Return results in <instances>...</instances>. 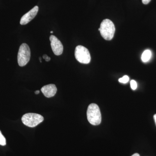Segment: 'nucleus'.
<instances>
[{"label":"nucleus","mask_w":156,"mask_h":156,"mask_svg":"<svg viewBox=\"0 0 156 156\" xmlns=\"http://www.w3.org/2000/svg\"><path fill=\"white\" fill-rule=\"evenodd\" d=\"M30 58V50L28 45L23 44L20 45L17 55V61L20 66H25Z\"/></svg>","instance_id":"4"},{"label":"nucleus","mask_w":156,"mask_h":156,"mask_svg":"<svg viewBox=\"0 0 156 156\" xmlns=\"http://www.w3.org/2000/svg\"><path fill=\"white\" fill-rule=\"evenodd\" d=\"M142 3L144 5H147L148 3H150L151 0H142Z\"/></svg>","instance_id":"14"},{"label":"nucleus","mask_w":156,"mask_h":156,"mask_svg":"<svg viewBox=\"0 0 156 156\" xmlns=\"http://www.w3.org/2000/svg\"><path fill=\"white\" fill-rule=\"evenodd\" d=\"M50 40L51 48L54 54L56 56L61 55L63 52V47L61 41L53 35L50 36Z\"/></svg>","instance_id":"6"},{"label":"nucleus","mask_w":156,"mask_h":156,"mask_svg":"<svg viewBox=\"0 0 156 156\" xmlns=\"http://www.w3.org/2000/svg\"><path fill=\"white\" fill-rule=\"evenodd\" d=\"M131 88L133 90H135L137 88V84L136 81L134 80H132L131 81Z\"/></svg>","instance_id":"12"},{"label":"nucleus","mask_w":156,"mask_h":156,"mask_svg":"<svg viewBox=\"0 0 156 156\" xmlns=\"http://www.w3.org/2000/svg\"><path fill=\"white\" fill-rule=\"evenodd\" d=\"M38 10V7L37 6H35L31 10L23 16L20 19V24L24 25L28 23L36 17Z\"/></svg>","instance_id":"7"},{"label":"nucleus","mask_w":156,"mask_h":156,"mask_svg":"<svg viewBox=\"0 0 156 156\" xmlns=\"http://www.w3.org/2000/svg\"><path fill=\"white\" fill-rule=\"evenodd\" d=\"M21 120L25 126L34 128L42 122L44 118L41 115L30 113L23 115L21 118Z\"/></svg>","instance_id":"3"},{"label":"nucleus","mask_w":156,"mask_h":156,"mask_svg":"<svg viewBox=\"0 0 156 156\" xmlns=\"http://www.w3.org/2000/svg\"><path fill=\"white\" fill-rule=\"evenodd\" d=\"M129 78L128 76H124L122 78H120L119 81L120 83H126L129 81Z\"/></svg>","instance_id":"11"},{"label":"nucleus","mask_w":156,"mask_h":156,"mask_svg":"<svg viewBox=\"0 0 156 156\" xmlns=\"http://www.w3.org/2000/svg\"><path fill=\"white\" fill-rule=\"evenodd\" d=\"M6 144V138L2 133L0 131V145L2 146H5Z\"/></svg>","instance_id":"10"},{"label":"nucleus","mask_w":156,"mask_h":156,"mask_svg":"<svg viewBox=\"0 0 156 156\" xmlns=\"http://www.w3.org/2000/svg\"><path fill=\"white\" fill-rule=\"evenodd\" d=\"M39 59H40V62H42L41 58V57H39Z\"/></svg>","instance_id":"18"},{"label":"nucleus","mask_w":156,"mask_h":156,"mask_svg":"<svg viewBox=\"0 0 156 156\" xmlns=\"http://www.w3.org/2000/svg\"><path fill=\"white\" fill-rule=\"evenodd\" d=\"M35 94H39V93H40V91H39V90H37L36 91H35Z\"/></svg>","instance_id":"16"},{"label":"nucleus","mask_w":156,"mask_h":156,"mask_svg":"<svg viewBox=\"0 0 156 156\" xmlns=\"http://www.w3.org/2000/svg\"><path fill=\"white\" fill-rule=\"evenodd\" d=\"M43 58H44V59L45 60H46V61L47 62L50 61V59H51V58H50V57L48 56V55H46V54L43 55Z\"/></svg>","instance_id":"13"},{"label":"nucleus","mask_w":156,"mask_h":156,"mask_svg":"<svg viewBox=\"0 0 156 156\" xmlns=\"http://www.w3.org/2000/svg\"><path fill=\"white\" fill-rule=\"evenodd\" d=\"M151 55L152 53L150 50H146L142 53V56H141V60L143 62H147L150 59Z\"/></svg>","instance_id":"9"},{"label":"nucleus","mask_w":156,"mask_h":156,"mask_svg":"<svg viewBox=\"0 0 156 156\" xmlns=\"http://www.w3.org/2000/svg\"><path fill=\"white\" fill-rule=\"evenodd\" d=\"M50 33L53 34V31H51V32H50Z\"/></svg>","instance_id":"19"},{"label":"nucleus","mask_w":156,"mask_h":156,"mask_svg":"<svg viewBox=\"0 0 156 156\" xmlns=\"http://www.w3.org/2000/svg\"><path fill=\"white\" fill-rule=\"evenodd\" d=\"M88 121L93 126H98L101 123V113L99 107L97 104L92 103L89 105L87 111Z\"/></svg>","instance_id":"1"},{"label":"nucleus","mask_w":156,"mask_h":156,"mask_svg":"<svg viewBox=\"0 0 156 156\" xmlns=\"http://www.w3.org/2000/svg\"><path fill=\"white\" fill-rule=\"evenodd\" d=\"M100 32L101 36L107 41H111L113 38L115 30L113 23L110 20H104L100 24Z\"/></svg>","instance_id":"2"},{"label":"nucleus","mask_w":156,"mask_h":156,"mask_svg":"<svg viewBox=\"0 0 156 156\" xmlns=\"http://www.w3.org/2000/svg\"><path fill=\"white\" fill-rule=\"evenodd\" d=\"M131 156H140V155L139 154L137 153L134 154L133 155H132Z\"/></svg>","instance_id":"15"},{"label":"nucleus","mask_w":156,"mask_h":156,"mask_svg":"<svg viewBox=\"0 0 156 156\" xmlns=\"http://www.w3.org/2000/svg\"><path fill=\"white\" fill-rule=\"evenodd\" d=\"M41 90L46 97L51 98L56 95L57 88L54 84H49L42 87Z\"/></svg>","instance_id":"8"},{"label":"nucleus","mask_w":156,"mask_h":156,"mask_svg":"<svg viewBox=\"0 0 156 156\" xmlns=\"http://www.w3.org/2000/svg\"><path fill=\"white\" fill-rule=\"evenodd\" d=\"M75 56L78 62L83 64H88L91 61V56L89 50L81 45L76 47Z\"/></svg>","instance_id":"5"},{"label":"nucleus","mask_w":156,"mask_h":156,"mask_svg":"<svg viewBox=\"0 0 156 156\" xmlns=\"http://www.w3.org/2000/svg\"><path fill=\"white\" fill-rule=\"evenodd\" d=\"M154 119L156 125V114L154 115Z\"/></svg>","instance_id":"17"}]
</instances>
